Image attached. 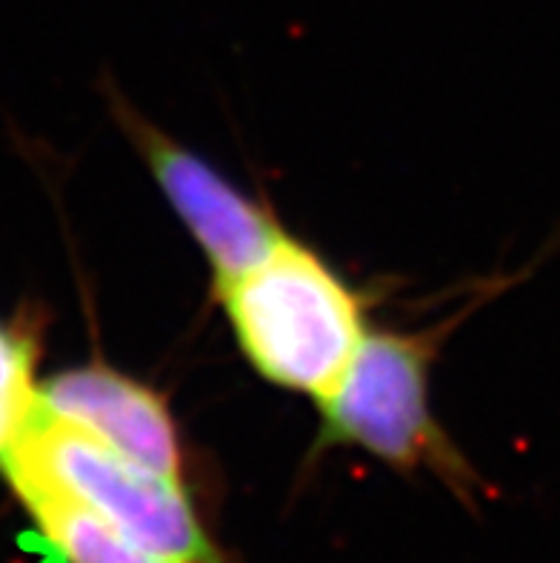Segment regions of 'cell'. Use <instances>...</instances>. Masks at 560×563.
Listing matches in <instances>:
<instances>
[{
  "label": "cell",
  "mask_w": 560,
  "mask_h": 563,
  "mask_svg": "<svg viewBox=\"0 0 560 563\" xmlns=\"http://www.w3.org/2000/svg\"><path fill=\"white\" fill-rule=\"evenodd\" d=\"M35 343L21 329L0 323V461L26 429L35 412Z\"/></svg>",
  "instance_id": "cell-7"
},
{
  "label": "cell",
  "mask_w": 560,
  "mask_h": 563,
  "mask_svg": "<svg viewBox=\"0 0 560 563\" xmlns=\"http://www.w3.org/2000/svg\"><path fill=\"white\" fill-rule=\"evenodd\" d=\"M12 486L46 547L64 563H164L80 500L35 481Z\"/></svg>",
  "instance_id": "cell-6"
},
{
  "label": "cell",
  "mask_w": 560,
  "mask_h": 563,
  "mask_svg": "<svg viewBox=\"0 0 560 563\" xmlns=\"http://www.w3.org/2000/svg\"><path fill=\"white\" fill-rule=\"evenodd\" d=\"M0 466L9 484L35 481L80 500L164 563H220L178 478L129 461L37 407Z\"/></svg>",
  "instance_id": "cell-2"
},
{
  "label": "cell",
  "mask_w": 560,
  "mask_h": 563,
  "mask_svg": "<svg viewBox=\"0 0 560 563\" xmlns=\"http://www.w3.org/2000/svg\"><path fill=\"white\" fill-rule=\"evenodd\" d=\"M35 407L129 461L180 481L178 429L164 398L150 386L109 366H78L46 380L35 393Z\"/></svg>",
  "instance_id": "cell-4"
},
{
  "label": "cell",
  "mask_w": 560,
  "mask_h": 563,
  "mask_svg": "<svg viewBox=\"0 0 560 563\" xmlns=\"http://www.w3.org/2000/svg\"><path fill=\"white\" fill-rule=\"evenodd\" d=\"M432 357V338L363 335L338 384L320 398L327 438L361 446L400 470L426 466L466 489L472 486L466 464L429 409Z\"/></svg>",
  "instance_id": "cell-3"
},
{
  "label": "cell",
  "mask_w": 560,
  "mask_h": 563,
  "mask_svg": "<svg viewBox=\"0 0 560 563\" xmlns=\"http://www.w3.org/2000/svg\"><path fill=\"white\" fill-rule=\"evenodd\" d=\"M218 298L249 364L272 384L315 398L338 384L366 335L352 289L286 235L255 266L220 280Z\"/></svg>",
  "instance_id": "cell-1"
},
{
  "label": "cell",
  "mask_w": 560,
  "mask_h": 563,
  "mask_svg": "<svg viewBox=\"0 0 560 563\" xmlns=\"http://www.w3.org/2000/svg\"><path fill=\"white\" fill-rule=\"evenodd\" d=\"M135 135L164 195L212 261L218 284L255 266L284 238L266 209L238 192L200 157L143 123H135Z\"/></svg>",
  "instance_id": "cell-5"
}]
</instances>
